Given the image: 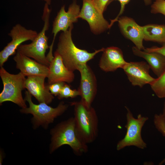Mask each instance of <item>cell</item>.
Returning <instances> with one entry per match:
<instances>
[{
	"mask_svg": "<svg viewBox=\"0 0 165 165\" xmlns=\"http://www.w3.org/2000/svg\"><path fill=\"white\" fill-rule=\"evenodd\" d=\"M78 96H80L78 90L72 89L70 86L65 83L57 96V98L59 99L69 97L73 98Z\"/></svg>",
	"mask_w": 165,
	"mask_h": 165,
	"instance_id": "22",
	"label": "cell"
},
{
	"mask_svg": "<svg viewBox=\"0 0 165 165\" xmlns=\"http://www.w3.org/2000/svg\"><path fill=\"white\" fill-rule=\"evenodd\" d=\"M143 28L144 40L165 44V25L148 24Z\"/></svg>",
	"mask_w": 165,
	"mask_h": 165,
	"instance_id": "19",
	"label": "cell"
},
{
	"mask_svg": "<svg viewBox=\"0 0 165 165\" xmlns=\"http://www.w3.org/2000/svg\"><path fill=\"white\" fill-rule=\"evenodd\" d=\"M117 21L122 34L131 40L135 47L140 50L145 47L143 44V26L138 25L133 19L127 16L119 18Z\"/></svg>",
	"mask_w": 165,
	"mask_h": 165,
	"instance_id": "16",
	"label": "cell"
},
{
	"mask_svg": "<svg viewBox=\"0 0 165 165\" xmlns=\"http://www.w3.org/2000/svg\"><path fill=\"white\" fill-rule=\"evenodd\" d=\"M153 122L157 130L165 137V119L162 114H155L154 117ZM165 162V157L159 164L162 165Z\"/></svg>",
	"mask_w": 165,
	"mask_h": 165,
	"instance_id": "21",
	"label": "cell"
},
{
	"mask_svg": "<svg viewBox=\"0 0 165 165\" xmlns=\"http://www.w3.org/2000/svg\"><path fill=\"white\" fill-rule=\"evenodd\" d=\"M25 94L24 99L28 102L29 107L21 108L20 111L21 113L31 114L33 115L31 120L33 127L35 129L40 126L45 129L47 128L49 125L53 123L56 118L64 112L68 107L63 101L60 102L55 108L44 103L35 104L32 101V95L27 90L25 91Z\"/></svg>",
	"mask_w": 165,
	"mask_h": 165,
	"instance_id": "5",
	"label": "cell"
},
{
	"mask_svg": "<svg viewBox=\"0 0 165 165\" xmlns=\"http://www.w3.org/2000/svg\"><path fill=\"white\" fill-rule=\"evenodd\" d=\"M46 77L42 76H28L26 78L25 88L39 103H51L54 97L45 84Z\"/></svg>",
	"mask_w": 165,
	"mask_h": 165,
	"instance_id": "15",
	"label": "cell"
},
{
	"mask_svg": "<svg viewBox=\"0 0 165 165\" xmlns=\"http://www.w3.org/2000/svg\"><path fill=\"white\" fill-rule=\"evenodd\" d=\"M150 85L158 97L165 98V71Z\"/></svg>",
	"mask_w": 165,
	"mask_h": 165,
	"instance_id": "20",
	"label": "cell"
},
{
	"mask_svg": "<svg viewBox=\"0 0 165 165\" xmlns=\"http://www.w3.org/2000/svg\"><path fill=\"white\" fill-rule=\"evenodd\" d=\"M99 62L101 69L105 72H112L122 69L127 63L123 53L119 48L111 46L105 48Z\"/></svg>",
	"mask_w": 165,
	"mask_h": 165,
	"instance_id": "17",
	"label": "cell"
},
{
	"mask_svg": "<svg viewBox=\"0 0 165 165\" xmlns=\"http://www.w3.org/2000/svg\"><path fill=\"white\" fill-rule=\"evenodd\" d=\"M0 76L3 86L0 94V105L10 101L24 108L27 107L25 101L23 99L22 91L25 88L26 78L21 72L16 74H11L3 67L0 69Z\"/></svg>",
	"mask_w": 165,
	"mask_h": 165,
	"instance_id": "6",
	"label": "cell"
},
{
	"mask_svg": "<svg viewBox=\"0 0 165 165\" xmlns=\"http://www.w3.org/2000/svg\"><path fill=\"white\" fill-rule=\"evenodd\" d=\"M70 103L74 108L75 128L78 138L87 145L93 142L98 133V119L95 110L81 101Z\"/></svg>",
	"mask_w": 165,
	"mask_h": 165,
	"instance_id": "2",
	"label": "cell"
},
{
	"mask_svg": "<svg viewBox=\"0 0 165 165\" xmlns=\"http://www.w3.org/2000/svg\"><path fill=\"white\" fill-rule=\"evenodd\" d=\"M13 57L16 67L25 76H42L47 77L49 67L16 51Z\"/></svg>",
	"mask_w": 165,
	"mask_h": 165,
	"instance_id": "13",
	"label": "cell"
},
{
	"mask_svg": "<svg viewBox=\"0 0 165 165\" xmlns=\"http://www.w3.org/2000/svg\"><path fill=\"white\" fill-rule=\"evenodd\" d=\"M132 51L135 55L145 59L150 69L158 77L165 71V57L156 52H147L134 46Z\"/></svg>",
	"mask_w": 165,
	"mask_h": 165,
	"instance_id": "18",
	"label": "cell"
},
{
	"mask_svg": "<svg viewBox=\"0 0 165 165\" xmlns=\"http://www.w3.org/2000/svg\"><path fill=\"white\" fill-rule=\"evenodd\" d=\"M125 108L127 110V123L125 127L127 132L124 138L118 142L116 149L119 151L126 147L131 146L144 149L147 147V144L142 138L141 132L148 118L139 114L135 118L130 109L127 107Z\"/></svg>",
	"mask_w": 165,
	"mask_h": 165,
	"instance_id": "7",
	"label": "cell"
},
{
	"mask_svg": "<svg viewBox=\"0 0 165 165\" xmlns=\"http://www.w3.org/2000/svg\"><path fill=\"white\" fill-rule=\"evenodd\" d=\"M38 33L36 31L27 29L20 24L13 26L8 34L11 38V41L0 52V67H3L9 57L16 53V50L22 43L33 41Z\"/></svg>",
	"mask_w": 165,
	"mask_h": 165,
	"instance_id": "8",
	"label": "cell"
},
{
	"mask_svg": "<svg viewBox=\"0 0 165 165\" xmlns=\"http://www.w3.org/2000/svg\"><path fill=\"white\" fill-rule=\"evenodd\" d=\"M96 8L101 13H103L106 5L109 0H92Z\"/></svg>",
	"mask_w": 165,
	"mask_h": 165,
	"instance_id": "26",
	"label": "cell"
},
{
	"mask_svg": "<svg viewBox=\"0 0 165 165\" xmlns=\"http://www.w3.org/2000/svg\"><path fill=\"white\" fill-rule=\"evenodd\" d=\"M73 25L66 31L62 32L59 37L56 51L61 57L64 64L69 70H78L80 67L93 58L97 53L103 52L104 48L89 53L86 50L77 47L73 43L72 37Z\"/></svg>",
	"mask_w": 165,
	"mask_h": 165,
	"instance_id": "1",
	"label": "cell"
},
{
	"mask_svg": "<svg viewBox=\"0 0 165 165\" xmlns=\"http://www.w3.org/2000/svg\"><path fill=\"white\" fill-rule=\"evenodd\" d=\"M151 12L161 13L165 16V0H155L151 6Z\"/></svg>",
	"mask_w": 165,
	"mask_h": 165,
	"instance_id": "23",
	"label": "cell"
},
{
	"mask_svg": "<svg viewBox=\"0 0 165 165\" xmlns=\"http://www.w3.org/2000/svg\"><path fill=\"white\" fill-rule=\"evenodd\" d=\"M50 152L53 153L64 145H69L77 156H80L87 152V145L82 142L78 138L75 128L74 117L62 121L52 129Z\"/></svg>",
	"mask_w": 165,
	"mask_h": 165,
	"instance_id": "3",
	"label": "cell"
},
{
	"mask_svg": "<svg viewBox=\"0 0 165 165\" xmlns=\"http://www.w3.org/2000/svg\"><path fill=\"white\" fill-rule=\"evenodd\" d=\"M41 0L44 1V2H45V3H46L47 4H48L49 5H50L51 4L52 0Z\"/></svg>",
	"mask_w": 165,
	"mask_h": 165,
	"instance_id": "29",
	"label": "cell"
},
{
	"mask_svg": "<svg viewBox=\"0 0 165 165\" xmlns=\"http://www.w3.org/2000/svg\"><path fill=\"white\" fill-rule=\"evenodd\" d=\"M65 6H62L53 21L52 33L53 34V39L49 47V51L46 56L50 59L53 57L52 53L53 47L57 34L62 31L67 30L73 24L78 21V16L80 12V7L76 1H74L70 5L67 11L65 10Z\"/></svg>",
	"mask_w": 165,
	"mask_h": 165,
	"instance_id": "9",
	"label": "cell"
},
{
	"mask_svg": "<svg viewBox=\"0 0 165 165\" xmlns=\"http://www.w3.org/2000/svg\"><path fill=\"white\" fill-rule=\"evenodd\" d=\"M78 71L81 79L78 90L81 97L80 100L86 105L91 106L97 92V81L93 71L87 64L81 66Z\"/></svg>",
	"mask_w": 165,
	"mask_h": 165,
	"instance_id": "10",
	"label": "cell"
},
{
	"mask_svg": "<svg viewBox=\"0 0 165 165\" xmlns=\"http://www.w3.org/2000/svg\"><path fill=\"white\" fill-rule=\"evenodd\" d=\"M161 114L165 119V101L164 103L163 112Z\"/></svg>",
	"mask_w": 165,
	"mask_h": 165,
	"instance_id": "28",
	"label": "cell"
},
{
	"mask_svg": "<svg viewBox=\"0 0 165 165\" xmlns=\"http://www.w3.org/2000/svg\"><path fill=\"white\" fill-rule=\"evenodd\" d=\"M103 14L96 8L92 0H82V7L78 18L86 20L92 31L98 34L109 28V24Z\"/></svg>",
	"mask_w": 165,
	"mask_h": 165,
	"instance_id": "11",
	"label": "cell"
},
{
	"mask_svg": "<svg viewBox=\"0 0 165 165\" xmlns=\"http://www.w3.org/2000/svg\"><path fill=\"white\" fill-rule=\"evenodd\" d=\"M115 0L118 1L120 2L121 5L120 10L117 16L114 19L111 20V22L109 24V28L112 27L114 22L117 21L119 16L123 14L124 11L125 6L130 1V0H112V1ZM144 1L145 4L148 5L151 4L152 0H144Z\"/></svg>",
	"mask_w": 165,
	"mask_h": 165,
	"instance_id": "25",
	"label": "cell"
},
{
	"mask_svg": "<svg viewBox=\"0 0 165 165\" xmlns=\"http://www.w3.org/2000/svg\"><path fill=\"white\" fill-rule=\"evenodd\" d=\"M53 58L50 61L47 78L48 84L62 82L70 83L75 78L73 72L69 70L65 66L61 57L56 51Z\"/></svg>",
	"mask_w": 165,
	"mask_h": 165,
	"instance_id": "14",
	"label": "cell"
},
{
	"mask_svg": "<svg viewBox=\"0 0 165 165\" xmlns=\"http://www.w3.org/2000/svg\"><path fill=\"white\" fill-rule=\"evenodd\" d=\"M65 82H57L46 85L51 94L55 96H58Z\"/></svg>",
	"mask_w": 165,
	"mask_h": 165,
	"instance_id": "24",
	"label": "cell"
},
{
	"mask_svg": "<svg viewBox=\"0 0 165 165\" xmlns=\"http://www.w3.org/2000/svg\"><path fill=\"white\" fill-rule=\"evenodd\" d=\"M144 51L147 52H156L165 57V44L161 47L153 46L151 48H144Z\"/></svg>",
	"mask_w": 165,
	"mask_h": 165,
	"instance_id": "27",
	"label": "cell"
},
{
	"mask_svg": "<svg viewBox=\"0 0 165 165\" xmlns=\"http://www.w3.org/2000/svg\"><path fill=\"white\" fill-rule=\"evenodd\" d=\"M122 69L129 81L134 86L141 88L146 84L150 85L156 79L150 75V67L144 61L127 62Z\"/></svg>",
	"mask_w": 165,
	"mask_h": 165,
	"instance_id": "12",
	"label": "cell"
},
{
	"mask_svg": "<svg viewBox=\"0 0 165 165\" xmlns=\"http://www.w3.org/2000/svg\"><path fill=\"white\" fill-rule=\"evenodd\" d=\"M49 5L45 3L44 6L42 19L44 22L43 27L38 35L31 43L20 45L17 51L33 58L38 62L49 66L50 61L45 53L49 48L48 44V38L46 35V31L49 27V20L51 12Z\"/></svg>",
	"mask_w": 165,
	"mask_h": 165,
	"instance_id": "4",
	"label": "cell"
}]
</instances>
